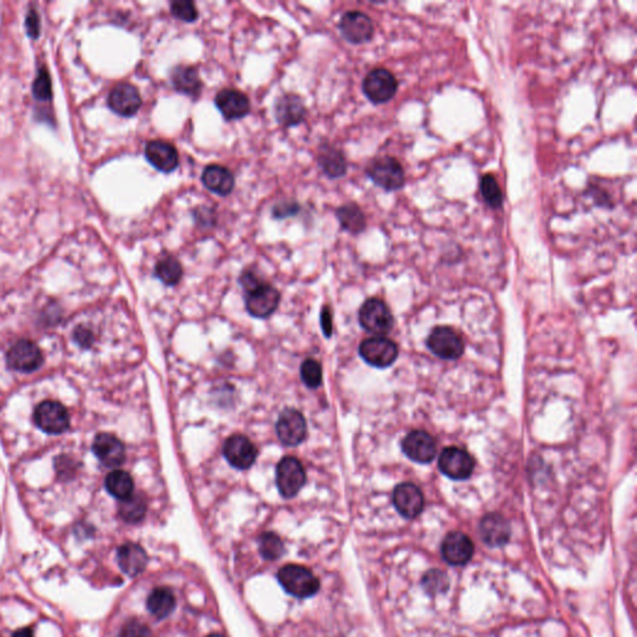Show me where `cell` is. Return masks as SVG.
Listing matches in <instances>:
<instances>
[{
  "mask_svg": "<svg viewBox=\"0 0 637 637\" xmlns=\"http://www.w3.org/2000/svg\"><path fill=\"white\" fill-rule=\"evenodd\" d=\"M275 428L280 442L288 447L298 446L306 438L305 418L294 408H287L280 413Z\"/></svg>",
  "mask_w": 637,
  "mask_h": 637,
  "instance_id": "cell-11",
  "label": "cell"
},
{
  "mask_svg": "<svg viewBox=\"0 0 637 637\" xmlns=\"http://www.w3.org/2000/svg\"><path fill=\"white\" fill-rule=\"evenodd\" d=\"M205 188L218 196H228L234 188V177L229 169L218 164H210L202 173Z\"/></svg>",
  "mask_w": 637,
  "mask_h": 637,
  "instance_id": "cell-25",
  "label": "cell"
},
{
  "mask_svg": "<svg viewBox=\"0 0 637 637\" xmlns=\"http://www.w3.org/2000/svg\"><path fill=\"white\" fill-rule=\"evenodd\" d=\"M171 81L174 89L192 97H198L202 91V80L199 77L198 70L193 66H176L171 73Z\"/></svg>",
  "mask_w": 637,
  "mask_h": 637,
  "instance_id": "cell-26",
  "label": "cell"
},
{
  "mask_svg": "<svg viewBox=\"0 0 637 637\" xmlns=\"http://www.w3.org/2000/svg\"><path fill=\"white\" fill-rule=\"evenodd\" d=\"M278 580L285 592L299 599L315 595L320 589V582L306 567L289 564L278 572Z\"/></svg>",
  "mask_w": 637,
  "mask_h": 637,
  "instance_id": "cell-1",
  "label": "cell"
},
{
  "mask_svg": "<svg viewBox=\"0 0 637 637\" xmlns=\"http://www.w3.org/2000/svg\"><path fill=\"white\" fill-rule=\"evenodd\" d=\"M474 467V458L462 448H444L438 458L439 471L454 481H463L471 477Z\"/></svg>",
  "mask_w": 637,
  "mask_h": 637,
  "instance_id": "cell-6",
  "label": "cell"
},
{
  "mask_svg": "<svg viewBox=\"0 0 637 637\" xmlns=\"http://www.w3.org/2000/svg\"><path fill=\"white\" fill-rule=\"evenodd\" d=\"M366 173L373 183L385 191H397L402 188L406 182V174L402 164L393 157H381L373 159L366 168Z\"/></svg>",
  "mask_w": 637,
  "mask_h": 637,
  "instance_id": "cell-2",
  "label": "cell"
},
{
  "mask_svg": "<svg viewBox=\"0 0 637 637\" xmlns=\"http://www.w3.org/2000/svg\"><path fill=\"white\" fill-rule=\"evenodd\" d=\"M147 510L146 500L141 494H132L121 500L119 507V517L127 523H139L142 520Z\"/></svg>",
  "mask_w": 637,
  "mask_h": 637,
  "instance_id": "cell-32",
  "label": "cell"
},
{
  "mask_svg": "<svg viewBox=\"0 0 637 637\" xmlns=\"http://www.w3.org/2000/svg\"><path fill=\"white\" fill-rule=\"evenodd\" d=\"M92 451L100 462L104 463L106 467H119L126 457L124 443L109 433H100L95 438Z\"/></svg>",
  "mask_w": 637,
  "mask_h": 637,
  "instance_id": "cell-20",
  "label": "cell"
},
{
  "mask_svg": "<svg viewBox=\"0 0 637 637\" xmlns=\"http://www.w3.org/2000/svg\"><path fill=\"white\" fill-rule=\"evenodd\" d=\"M280 301V294L278 290L260 282L253 289L247 291L245 306L250 315L255 318H268L278 308Z\"/></svg>",
  "mask_w": 637,
  "mask_h": 637,
  "instance_id": "cell-10",
  "label": "cell"
},
{
  "mask_svg": "<svg viewBox=\"0 0 637 637\" xmlns=\"http://www.w3.org/2000/svg\"><path fill=\"white\" fill-rule=\"evenodd\" d=\"M171 13L177 19L183 20L187 23H192L198 18V10L196 5L188 0H177L171 3Z\"/></svg>",
  "mask_w": 637,
  "mask_h": 637,
  "instance_id": "cell-36",
  "label": "cell"
},
{
  "mask_svg": "<svg viewBox=\"0 0 637 637\" xmlns=\"http://www.w3.org/2000/svg\"><path fill=\"white\" fill-rule=\"evenodd\" d=\"M154 274L162 283L172 287V285H176V284L178 283L181 278H182L183 269H182V265L179 263L178 259L167 255V257L159 259V262H157L156 268H154Z\"/></svg>",
  "mask_w": 637,
  "mask_h": 637,
  "instance_id": "cell-31",
  "label": "cell"
},
{
  "mask_svg": "<svg viewBox=\"0 0 637 637\" xmlns=\"http://www.w3.org/2000/svg\"><path fill=\"white\" fill-rule=\"evenodd\" d=\"M33 92L36 99L48 101L51 97V81L45 68L40 70L33 86Z\"/></svg>",
  "mask_w": 637,
  "mask_h": 637,
  "instance_id": "cell-37",
  "label": "cell"
},
{
  "mask_svg": "<svg viewBox=\"0 0 637 637\" xmlns=\"http://www.w3.org/2000/svg\"><path fill=\"white\" fill-rule=\"evenodd\" d=\"M142 105L139 90L134 85L122 82L116 85L109 95V106L116 114L129 117L134 116Z\"/></svg>",
  "mask_w": 637,
  "mask_h": 637,
  "instance_id": "cell-18",
  "label": "cell"
},
{
  "mask_svg": "<svg viewBox=\"0 0 637 637\" xmlns=\"http://www.w3.org/2000/svg\"><path fill=\"white\" fill-rule=\"evenodd\" d=\"M340 31L351 44H363L373 39V23L371 18L361 11H348L340 20Z\"/></svg>",
  "mask_w": 637,
  "mask_h": 637,
  "instance_id": "cell-13",
  "label": "cell"
},
{
  "mask_svg": "<svg viewBox=\"0 0 637 637\" xmlns=\"http://www.w3.org/2000/svg\"><path fill=\"white\" fill-rule=\"evenodd\" d=\"M6 361L11 368L21 373H30L39 368L43 361L40 348L31 341L21 340L10 348Z\"/></svg>",
  "mask_w": 637,
  "mask_h": 637,
  "instance_id": "cell-17",
  "label": "cell"
},
{
  "mask_svg": "<svg viewBox=\"0 0 637 637\" xmlns=\"http://www.w3.org/2000/svg\"><path fill=\"white\" fill-rule=\"evenodd\" d=\"M223 456L232 467L243 471L255 463L258 449L248 437L243 434H233L224 442Z\"/></svg>",
  "mask_w": 637,
  "mask_h": 637,
  "instance_id": "cell-8",
  "label": "cell"
},
{
  "mask_svg": "<svg viewBox=\"0 0 637 637\" xmlns=\"http://www.w3.org/2000/svg\"><path fill=\"white\" fill-rule=\"evenodd\" d=\"M300 375L303 382L310 388H316L323 382V368L318 361L308 358L300 368Z\"/></svg>",
  "mask_w": 637,
  "mask_h": 637,
  "instance_id": "cell-35",
  "label": "cell"
},
{
  "mask_svg": "<svg viewBox=\"0 0 637 637\" xmlns=\"http://www.w3.org/2000/svg\"><path fill=\"white\" fill-rule=\"evenodd\" d=\"M208 637H224L223 635H219V633H213V635H209Z\"/></svg>",
  "mask_w": 637,
  "mask_h": 637,
  "instance_id": "cell-43",
  "label": "cell"
},
{
  "mask_svg": "<svg viewBox=\"0 0 637 637\" xmlns=\"http://www.w3.org/2000/svg\"><path fill=\"white\" fill-rule=\"evenodd\" d=\"M25 24H26V30H28L30 36L36 38L38 34H39V18H38V14L35 13L34 10H30L29 14L26 16Z\"/></svg>",
  "mask_w": 637,
  "mask_h": 637,
  "instance_id": "cell-40",
  "label": "cell"
},
{
  "mask_svg": "<svg viewBox=\"0 0 637 637\" xmlns=\"http://www.w3.org/2000/svg\"><path fill=\"white\" fill-rule=\"evenodd\" d=\"M318 164L321 166L323 172L331 178L343 177L348 168V164L343 152L328 144H323V147L318 151Z\"/></svg>",
  "mask_w": 637,
  "mask_h": 637,
  "instance_id": "cell-27",
  "label": "cell"
},
{
  "mask_svg": "<svg viewBox=\"0 0 637 637\" xmlns=\"http://www.w3.org/2000/svg\"><path fill=\"white\" fill-rule=\"evenodd\" d=\"M392 500L397 512L407 519L417 517L424 505L422 492L413 483L398 484L393 491Z\"/></svg>",
  "mask_w": 637,
  "mask_h": 637,
  "instance_id": "cell-16",
  "label": "cell"
},
{
  "mask_svg": "<svg viewBox=\"0 0 637 637\" xmlns=\"http://www.w3.org/2000/svg\"><path fill=\"white\" fill-rule=\"evenodd\" d=\"M176 606V599L173 592L167 587H157L149 594L147 599L149 611L157 617L159 620L169 616Z\"/></svg>",
  "mask_w": 637,
  "mask_h": 637,
  "instance_id": "cell-29",
  "label": "cell"
},
{
  "mask_svg": "<svg viewBox=\"0 0 637 637\" xmlns=\"http://www.w3.org/2000/svg\"><path fill=\"white\" fill-rule=\"evenodd\" d=\"M479 534L489 547H502L509 540L510 528L502 515L492 513L483 518L479 524Z\"/></svg>",
  "mask_w": 637,
  "mask_h": 637,
  "instance_id": "cell-22",
  "label": "cell"
},
{
  "mask_svg": "<svg viewBox=\"0 0 637 637\" xmlns=\"http://www.w3.org/2000/svg\"><path fill=\"white\" fill-rule=\"evenodd\" d=\"M117 562L122 572L129 577H136L147 565V555L142 547L134 542H126L117 550Z\"/></svg>",
  "mask_w": 637,
  "mask_h": 637,
  "instance_id": "cell-24",
  "label": "cell"
},
{
  "mask_svg": "<svg viewBox=\"0 0 637 637\" xmlns=\"http://www.w3.org/2000/svg\"><path fill=\"white\" fill-rule=\"evenodd\" d=\"M277 487L284 498H293L306 482V473L298 458L284 457L277 466Z\"/></svg>",
  "mask_w": 637,
  "mask_h": 637,
  "instance_id": "cell-5",
  "label": "cell"
},
{
  "mask_svg": "<svg viewBox=\"0 0 637 637\" xmlns=\"http://www.w3.org/2000/svg\"><path fill=\"white\" fill-rule=\"evenodd\" d=\"M358 353L371 366L385 368L391 366L398 356L397 345L383 336H373L363 340Z\"/></svg>",
  "mask_w": 637,
  "mask_h": 637,
  "instance_id": "cell-7",
  "label": "cell"
},
{
  "mask_svg": "<svg viewBox=\"0 0 637 637\" xmlns=\"http://www.w3.org/2000/svg\"><path fill=\"white\" fill-rule=\"evenodd\" d=\"M144 154H146L147 161L154 166V168H157L164 173H171L178 167V152L172 144L166 141H161V139L151 141L146 146Z\"/></svg>",
  "mask_w": 637,
  "mask_h": 637,
  "instance_id": "cell-19",
  "label": "cell"
},
{
  "mask_svg": "<svg viewBox=\"0 0 637 637\" xmlns=\"http://www.w3.org/2000/svg\"><path fill=\"white\" fill-rule=\"evenodd\" d=\"M13 637H34V635L30 628H21V630L15 631Z\"/></svg>",
  "mask_w": 637,
  "mask_h": 637,
  "instance_id": "cell-42",
  "label": "cell"
},
{
  "mask_svg": "<svg viewBox=\"0 0 637 637\" xmlns=\"http://www.w3.org/2000/svg\"><path fill=\"white\" fill-rule=\"evenodd\" d=\"M398 81L387 69H373L363 79V94L373 104H386L397 92Z\"/></svg>",
  "mask_w": 637,
  "mask_h": 637,
  "instance_id": "cell-3",
  "label": "cell"
},
{
  "mask_svg": "<svg viewBox=\"0 0 637 637\" xmlns=\"http://www.w3.org/2000/svg\"><path fill=\"white\" fill-rule=\"evenodd\" d=\"M481 194L484 202L493 209H499L503 204V192L497 179L493 174L488 173L481 179Z\"/></svg>",
  "mask_w": 637,
  "mask_h": 637,
  "instance_id": "cell-33",
  "label": "cell"
},
{
  "mask_svg": "<svg viewBox=\"0 0 637 637\" xmlns=\"http://www.w3.org/2000/svg\"><path fill=\"white\" fill-rule=\"evenodd\" d=\"M105 487L111 496L124 500L134 494V479L124 471H114L106 477Z\"/></svg>",
  "mask_w": 637,
  "mask_h": 637,
  "instance_id": "cell-30",
  "label": "cell"
},
{
  "mask_svg": "<svg viewBox=\"0 0 637 637\" xmlns=\"http://www.w3.org/2000/svg\"><path fill=\"white\" fill-rule=\"evenodd\" d=\"M358 321L366 331L382 336L393 326V316L382 300L371 298L363 304L358 311Z\"/></svg>",
  "mask_w": 637,
  "mask_h": 637,
  "instance_id": "cell-4",
  "label": "cell"
},
{
  "mask_svg": "<svg viewBox=\"0 0 637 637\" xmlns=\"http://www.w3.org/2000/svg\"><path fill=\"white\" fill-rule=\"evenodd\" d=\"M259 550L265 559L277 560L283 554V542L274 532H264L259 539Z\"/></svg>",
  "mask_w": 637,
  "mask_h": 637,
  "instance_id": "cell-34",
  "label": "cell"
},
{
  "mask_svg": "<svg viewBox=\"0 0 637 637\" xmlns=\"http://www.w3.org/2000/svg\"><path fill=\"white\" fill-rule=\"evenodd\" d=\"M149 627L139 620H129L119 632V637H149Z\"/></svg>",
  "mask_w": 637,
  "mask_h": 637,
  "instance_id": "cell-38",
  "label": "cell"
},
{
  "mask_svg": "<svg viewBox=\"0 0 637 637\" xmlns=\"http://www.w3.org/2000/svg\"><path fill=\"white\" fill-rule=\"evenodd\" d=\"M299 205L295 202H285L277 205L273 210V215L275 218H285L288 215H293L299 212Z\"/></svg>",
  "mask_w": 637,
  "mask_h": 637,
  "instance_id": "cell-39",
  "label": "cell"
},
{
  "mask_svg": "<svg viewBox=\"0 0 637 637\" xmlns=\"http://www.w3.org/2000/svg\"><path fill=\"white\" fill-rule=\"evenodd\" d=\"M442 557L451 565L467 564L474 552L472 539L462 532H451L442 542Z\"/></svg>",
  "mask_w": 637,
  "mask_h": 637,
  "instance_id": "cell-15",
  "label": "cell"
},
{
  "mask_svg": "<svg viewBox=\"0 0 637 637\" xmlns=\"http://www.w3.org/2000/svg\"><path fill=\"white\" fill-rule=\"evenodd\" d=\"M336 217L341 228L348 233H363L366 228V217L358 204H343L336 210Z\"/></svg>",
  "mask_w": 637,
  "mask_h": 637,
  "instance_id": "cell-28",
  "label": "cell"
},
{
  "mask_svg": "<svg viewBox=\"0 0 637 637\" xmlns=\"http://www.w3.org/2000/svg\"><path fill=\"white\" fill-rule=\"evenodd\" d=\"M427 346L438 358L456 360L462 356L464 343L454 330L447 326L433 328L427 338Z\"/></svg>",
  "mask_w": 637,
  "mask_h": 637,
  "instance_id": "cell-9",
  "label": "cell"
},
{
  "mask_svg": "<svg viewBox=\"0 0 637 637\" xmlns=\"http://www.w3.org/2000/svg\"><path fill=\"white\" fill-rule=\"evenodd\" d=\"M306 114L305 105L298 95H284L275 104V117L280 124L285 127L296 126L303 122Z\"/></svg>",
  "mask_w": 637,
  "mask_h": 637,
  "instance_id": "cell-23",
  "label": "cell"
},
{
  "mask_svg": "<svg viewBox=\"0 0 637 637\" xmlns=\"http://www.w3.org/2000/svg\"><path fill=\"white\" fill-rule=\"evenodd\" d=\"M215 105L227 119H242L250 111L248 96L238 90H222L215 96Z\"/></svg>",
  "mask_w": 637,
  "mask_h": 637,
  "instance_id": "cell-21",
  "label": "cell"
},
{
  "mask_svg": "<svg viewBox=\"0 0 637 637\" xmlns=\"http://www.w3.org/2000/svg\"><path fill=\"white\" fill-rule=\"evenodd\" d=\"M34 419L43 431L53 434H59L69 428V413L61 403L55 401L40 403L35 410Z\"/></svg>",
  "mask_w": 637,
  "mask_h": 637,
  "instance_id": "cell-12",
  "label": "cell"
},
{
  "mask_svg": "<svg viewBox=\"0 0 637 637\" xmlns=\"http://www.w3.org/2000/svg\"><path fill=\"white\" fill-rule=\"evenodd\" d=\"M402 451L413 462H432L437 454V444L434 438L424 431H412L403 438Z\"/></svg>",
  "mask_w": 637,
  "mask_h": 637,
  "instance_id": "cell-14",
  "label": "cell"
},
{
  "mask_svg": "<svg viewBox=\"0 0 637 637\" xmlns=\"http://www.w3.org/2000/svg\"><path fill=\"white\" fill-rule=\"evenodd\" d=\"M321 328L328 338L333 333V316L328 306H323L321 310Z\"/></svg>",
  "mask_w": 637,
  "mask_h": 637,
  "instance_id": "cell-41",
  "label": "cell"
}]
</instances>
